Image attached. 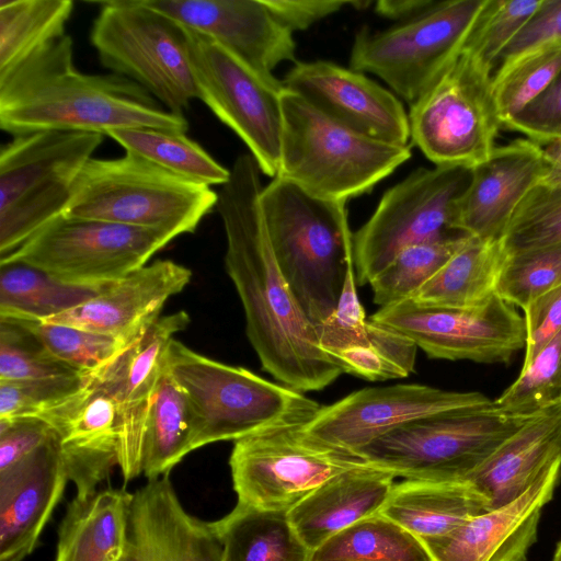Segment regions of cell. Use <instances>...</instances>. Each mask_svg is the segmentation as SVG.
Masks as SVG:
<instances>
[{
    "instance_id": "54",
    "label": "cell",
    "mask_w": 561,
    "mask_h": 561,
    "mask_svg": "<svg viewBox=\"0 0 561 561\" xmlns=\"http://www.w3.org/2000/svg\"><path fill=\"white\" fill-rule=\"evenodd\" d=\"M551 165L556 171L561 172V138L537 142Z\"/></svg>"
},
{
    "instance_id": "32",
    "label": "cell",
    "mask_w": 561,
    "mask_h": 561,
    "mask_svg": "<svg viewBox=\"0 0 561 561\" xmlns=\"http://www.w3.org/2000/svg\"><path fill=\"white\" fill-rule=\"evenodd\" d=\"M214 525L224 547L222 561H312L313 551L299 538L287 512L237 503Z\"/></svg>"
},
{
    "instance_id": "19",
    "label": "cell",
    "mask_w": 561,
    "mask_h": 561,
    "mask_svg": "<svg viewBox=\"0 0 561 561\" xmlns=\"http://www.w3.org/2000/svg\"><path fill=\"white\" fill-rule=\"evenodd\" d=\"M182 26L202 34L263 78L275 81L273 70L296 60L294 33L267 9L263 0H144Z\"/></svg>"
},
{
    "instance_id": "18",
    "label": "cell",
    "mask_w": 561,
    "mask_h": 561,
    "mask_svg": "<svg viewBox=\"0 0 561 561\" xmlns=\"http://www.w3.org/2000/svg\"><path fill=\"white\" fill-rule=\"evenodd\" d=\"M188 323L185 311L160 317L107 364L91 373L110 390L116 403L118 467L125 481L142 473L146 428L165 369L167 351Z\"/></svg>"
},
{
    "instance_id": "34",
    "label": "cell",
    "mask_w": 561,
    "mask_h": 561,
    "mask_svg": "<svg viewBox=\"0 0 561 561\" xmlns=\"http://www.w3.org/2000/svg\"><path fill=\"white\" fill-rule=\"evenodd\" d=\"M124 149L182 179L206 186H222L229 181L230 169L217 162L185 133L156 128H129L108 135Z\"/></svg>"
},
{
    "instance_id": "47",
    "label": "cell",
    "mask_w": 561,
    "mask_h": 561,
    "mask_svg": "<svg viewBox=\"0 0 561 561\" xmlns=\"http://www.w3.org/2000/svg\"><path fill=\"white\" fill-rule=\"evenodd\" d=\"M549 45H561V0L541 1L538 10L501 54L492 78L526 54Z\"/></svg>"
},
{
    "instance_id": "5",
    "label": "cell",
    "mask_w": 561,
    "mask_h": 561,
    "mask_svg": "<svg viewBox=\"0 0 561 561\" xmlns=\"http://www.w3.org/2000/svg\"><path fill=\"white\" fill-rule=\"evenodd\" d=\"M282 107L277 176L316 196L347 202L370 192L411 158L412 145L391 144L355 131L286 88Z\"/></svg>"
},
{
    "instance_id": "17",
    "label": "cell",
    "mask_w": 561,
    "mask_h": 561,
    "mask_svg": "<svg viewBox=\"0 0 561 561\" xmlns=\"http://www.w3.org/2000/svg\"><path fill=\"white\" fill-rule=\"evenodd\" d=\"M477 391H451L421 383L364 388L321 407L306 432L335 448L356 454L389 431L427 415L491 405Z\"/></svg>"
},
{
    "instance_id": "30",
    "label": "cell",
    "mask_w": 561,
    "mask_h": 561,
    "mask_svg": "<svg viewBox=\"0 0 561 561\" xmlns=\"http://www.w3.org/2000/svg\"><path fill=\"white\" fill-rule=\"evenodd\" d=\"M133 496L111 488L76 496L59 526L56 561H119Z\"/></svg>"
},
{
    "instance_id": "14",
    "label": "cell",
    "mask_w": 561,
    "mask_h": 561,
    "mask_svg": "<svg viewBox=\"0 0 561 561\" xmlns=\"http://www.w3.org/2000/svg\"><path fill=\"white\" fill-rule=\"evenodd\" d=\"M173 239L160 230L62 214L0 263L22 262L69 283L103 285L147 265Z\"/></svg>"
},
{
    "instance_id": "48",
    "label": "cell",
    "mask_w": 561,
    "mask_h": 561,
    "mask_svg": "<svg viewBox=\"0 0 561 561\" xmlns=\"http://www.w3.org/2000/svg\"><path fill=\"white\" fill-rule=\"evenodd\" d=\"M504 128L518 131L535 142L561 138V72Z\"/></svg>"
},
{
    "instance_id": "15",
    "label": "cell",
    "mask_w": 561,
    "mask_h": 561,
    "mask_svg": "<svg viewBox=\"0 0 561 561\" xmlns=\"http://www.w3.org/2000/svg\"><path fill=\"white\" fill-rule=\"evenodd\" d=\"M185 30L197 99L245 144L262 173L276 178L282 154L283 82L263 78L210 38Z\"/></svg>"
},
{
    "instance_id": "36",
    "label": "cell",
    "mask_w": 561,
    "mask_h": 561,
    "mask_svg": "<svg viewBox=\"0 0 561 561\" xmlns=\"http://www.w3.org/2000/svg\"><path fill=\"white\" fill-rule=\"evenodd\" d=\"M71 0H0V75L66 35Z\"/></svg>"
},
{
    "instance_id": "3",
    "label": "cell",
    "mask_w": 561,
    "mask_h": 561,
    "mask_svg": "<svg viewBox=\"0 0 561 561\" xmlns=\"http://www.w3.org/2000/svg\"><path fill=\"white\" fill-rule=\"evenodd\" d=\"M346 203L316 196L279 176L260 195L275 260L316 328L336 309L354 264Z\"/></svg>"
},
{
    "instance_id": "37",
    "label": "cell",
    "mask_w": 561,
    "mask_h": 561,
    "mask_svg": "<svg viewBox=\"0 0 561 561\" xmlns=\"http://www.w3.org/2000/svg\"><path fill=\"white\" fill-rule=\"evenodd\" d=\"M312 561H428L420 541L394 522L375 514L328 539Z\"/></svg>"
},
{
    "instance_id": "9",
    "label": "cell",
    "mask_w": 561,
    "mask_h": 561,
    "mask_svg": "<svg viewBox=\"0 0 561 561\" xmlns=\"http://www.w3.org/2000/svg\"><path fill=\"white\" fill-rule=\"evenodd\" d=\"M90 42L112 73L125 77L183 115L198 98L184 26L144 0L102 2Z\"/></svg>"
},
{
    "instance_id": "45",
    "label": "cell",
    "mask_w": 561,
    "mask_h": 561,
    "mask_svg": "<svg viewBox=\"0 0 561 561\" xmlns=\"http://www.w3.org/2000/svg\"><path fill=\"white\" fill-rule=\"evenodd\" d=\"M561 284V244L506 255L495 294L524 309L535 298Z\"/></svg>"
},
{
    "instance_id": "2",
    "label": "cell",
    "mask_w": 561,
    "mask_h": 561,
    "mask_svg": "<svg viewBox=\"0 0 561 561\" xmlns=\"http://www.w3.org/2000/svg\"><path fill=\"white\" fill-rule=\"evenodd\" d=\"M0 128L13 137L49 130L104 136L129 128L186 133L188 122L125 77L79 71L66 34L0 75Z\"/></svg>"
},
{
    "instance_id": "46",
    "label": "cell",
    "mask_w": 561,
    "mask_h": 561,
    "mask_svg": "<svg viewBox=\"0 0 561 561\" xmlns=\"http://www.w3.org/2000/svg\"><path fill=\"white\" fill-rule=\"evenodd\" d=\"M87 376L0 380V419L38 415L79 391Z\"/></svg>"
},
{
    "instance_id": "1",
    "label": "cell",
    "mask_w": 561,
    "mask_h": 561,
    "mask_svg": "<svg viewBox=\"0 0 561 561\" xmlns=\"http://www.w3.org/2000/svg\"><path fill=\"white\" fill-rule=\"evenodd\" d=\"M262 171L240 154L217 193L226 234L225 266L241 300L245 332L264 370L296 391H320L343 370L320 346L275 260L260 206Z\"/></svg>"
},
{
    "instance_id": "39",
    "label": "cell",
    "mask_w": 561,
    "mask_h": 561,
    "mask_svg": "<svg viewBox=\"0 0 561 561\" xmlns=\"http://www.w3.org/2000/svg\"><path fill=\"white\" fill-rule=\"evenodd\" d=\"M470 237L458 233L402 250L369 283L374 302L385 307L412 297Z\"/></svg>"
},
{
    "instance_id": "7",
    "label": "cell",
    "mask_w": 561,
    "mask_h": 561,
    "mask_svg": "<svg viewBox=\"0 0 561 561\" xmlns=\"http://www.w3.org/2000/svg\"><path fill=\"white\" fill-rule=\"evenodd\" d=\"M103 135L39 131L0 150V257L62 215L73 184Z\"/></svg>"
},
{
    "instance_id": "49",
    "label": "cell",
    "mask_w": 561,
    "mask_h": 561,
    "mask_svg": "<svg viewBox=\"0 0 561 561\" xmlns=\"http://www.w3.org/2000/svg\"><path fill=\"white\" fill-rule=\"evenodd\" d=\"M527 366L542 347L561 331V284L535 298L524 309Z\"/></svg>"
},
{
    "instance_id": "24",
    "label": "cell",
    "mask_w": 561,
    "mask_h": 561,
    "mask_svg": "<svg viewBox=\"0 0 561 561\" xmlns=\"http://www.w3.org/2000/svg\"><path fill=\"white\" fill-rule=\"evenodd\" d=\"M222 554L214 522L185 511L168 474L134 493L119 561H222Z\"/></svg>"
},
{
    "instance_id": "35",
    "label": "cell",
    "mask_w": 561,
    "mask_h": 561,
    "mask_svg": "<svg viewBox=\"0 0 561 561\" xmlns=\"http://www.w3.org/2000/svg\"><path fill=\"white\" fill-rule=\"evenodd\" d=\"M193 419L184 391L162 374L147 423L142 473L148 480L168 474L192 451Z\"/></svg>"
},
{
    "instance_id": "52",
    "label": "cell",
    "mask_w": 561,
    "mask_h": 561,
    "mask_svg": "<svg viewBox=\"0 0 561 561\" xmlns=\"http://www.w3.org/2000/svg\"><path fill=\"white\" fill-rule=\"evenodd\" d=\"M272 14L289 31L309 28L320 20L351 5V0H263Z\"/></svg>"
},
{
    "instance_id": "53",
    "label": "cell",
    "mask_w": 561,
    "mask_h": 561,
    "mask_svg": "<svg viewBox=\"0 0 561 561\" xmlns=\"http://www.w3.org/2000/svg\"><path fill=\"white\" fill-rule=\"evenodd\" d=\"M436 0H379L375 12L386 19L400 22L413 19L431 8Z\"/></svg>"
},
{
    "instance_id": "42",
    "label": "cell",
    "mask_w": 561,
    "mask_h": 561,
    "mask_svg": "<svg viewBox=\"0 0 561 561\" xmlns=\"http://www.w3.org/2000/svg\"><path fill=\"white\" fill-rule=\"evenodd\" d=\"M561 401V331L494 400L502 411L531 414Z\"/></svg>"
},
{
    "instance_id": "25",
    "label": "cell",
    "mask_w": 561,
    "mask_h": 561,
    "mask_svg": "<svg viewBox=\"0 0 561 561\" xmlns=\"http://www.w3.org/2000/svg\"><path fill=\"white\" fill-rule=\"evenodd\" d=\"M68 480L54 433L0 471V561H22L32 553Z\"/></svg>"
},
{
    "instance_id": "21",
    "label": "cell",
    "mask_w": 561,
    "mask_h": 561,
    "mask_svg": "<svg viewBox=\"0 0 561 561\" xmlns=\"http://www.w3.org/2000/svg\"><path fill=\"white\" fill-rule=\"evenodd\" d=\"M561 477L554 462L513 501L488 510L455 530L419 540L428 561H527L538 537L543 507Z\"/></svg>"
},
{
    "instance_id": "43",
    "label": "cell",
    "mask_w": 561,
    "mask_h": 561,
    "mask_svg": "<svg viewBox=\"0 0 561 561\" xmlns=\"http://www.w3.org/2000/svg\"><path fill=\"white\" fill-rule=\"evenodd\" d=\"M542 0H484L465 49L493 72L497 59Z\"/></svg>"
},
{
    "instance_id": "41",
    "label": "cell",
    "mask_w": 561,
    "mask_h": 561,
    "mask_svg": "<svg viewBox=\"0 0 561 561\" xmlns=\"http://www.w3.org/2000/svg\"><path fill=\"white\" fill-rule=\"evenodd\" d=\"M12 320L30 330L53 356L83 375L103 367L130 343L112 335L62 323Z\"/></svg>"
},
{
    "instance_id": "11",
    "label": "cell",
    "mask_w": 561,
    "mask_h": 561,
    "mask_svg": "<svg viewBox=\"0 0 561 561\" xmlns=\"http://www.w3.org/2000/svg\"><path fill=\"white\" fill-rule=\"evenodd\" d=\"M306 423L274 425L234 442L229 465L238 503L288 512L328 480L367 463L312 437Z\"/></svg>"
},
{
    "instance_id": "29",
    "label": "cell",
    "mask_w": 561,
    "mask_h": 561,
    "mask_svg": "<svg viewBox=\"0 0 561 561\" xmlns=\"http://www.w3.org/2000/svg\"><path fill=\"white\" fill-rule=\"evenodd\" d=\"M490 510L489 499L469 479L394 483L377 514L417 540L444 536Z\"/></svg>"
},
{
    "instance_id": "28",
    "label": "cell",
    "mask_w": 561,
    "mask_h": 561,
    "mask_svg": "<svg viewBox=\"0 0 561 561\" xmlns=\"http://www.w3.org/2000/svg\"><path fill=\"white\" fill-rule=\"evenodd\" d=\"M394 478L369 462L342 472L291 507L288 519L302 542L316 551L335 534L377 514Z\"/></svg>"
},
{
    "instance_id": "26",
    "label": "cell",
    "mask_w": 561,
    "mask_h": 561,
    "mask_svg": "<svg viewBox=\"0 0 561 561\" xmlns=\"http://www.w3.org/2000/svg\"><path fill=\"white\" fill-rule=\"evenodd\" d=\"M192 271L157 260L111 283L100 295L48 322L112 335L127 342L157 321L167 301L191 282Z\"/></svg>"
},
{
    "instance_id": "51",
    "label": "cell",
    "mask_w": 561,
    "mask_h": 561,
    "mask_svg": "<svg viewBox=\"0 0 561 561\" xmlns=\"http://www.w3.org/2000/svg\"><path fill=\"white\" fill-rule=\"evenodd\" d=\"M347 373L369 381L405 378L404 373L377 347L357 344L328 352Z\"/></svg>"
},
{
    "instance_id": "4",
    "label": "cell",
    "mask_w": 561,
    "mask_h": 561,
    "mask_svg": "<svg viewBox=\"0 0 561 561\" xmlns=\"http://www.w3.org/2000/svg\"><path fill=\"white\" fill-rule=\"evenodd\" d=\"M165 367L190 404L192 451L274 425L309 422L321 408L299 391L206 357L175 339L168 347Z\"/></svg>"
},
{
    "instance_id": "8",
    "label": "cell",
    "mask_w": 561,
    "mask_h": 561,
    "mask_svg": "<svg viewBox=\"0 0 561 561\" xmlns=\"http://www.w3.org/2000/svg\"><path fill=\"white\" fill-rule=\"evenodd\" d=\"M533 414L504 412L494 401L486 407L440 412L404 423L356 454L394 477L466 479Z\"/></svg>"
},
{
    "instance_id": "23",
    "label": "cell",
    "mask_w": 561,
    "mask_h": 561,
    "mask_svg": "<svg viewBox=\"0 0 561 561\" xmlns=\"http://www.w3.org/2000/svg\"><path fill=\"white\" fill-rule=\"evenodd\" d=\"M551 170L540 146L530 139L495 147L471 168L470 182L455 204L453 230L500 240L522 198Z\"/></svg>"
},
{
    "instance_id": "13",
    "label": "cell",
    "mask_w": 561,
    "mask_h": 561,
    "mask_svg": "<svg viewBox=\"0 0 561 561\" xmlns=\"http://www.w3.org/2000/svg\"><path fill=\"white\" fill-rule=\"evenodd\" d=\"M470 179V168L422 167L388 188L353 234L357 285L369 284L405 248L460 233L451 220Z\"/></svg>"
},
{
    "instance_id": "44",
    "label": "cell",
    "mask_w": 561,
    "mask_h": 561,
    "mask_svg": "<svg viewBox=\"0 0 561 561\" xmlns=\"http://www.w3.org/2000/svg\"><path fill=\"white\" fill-rule=\"evenodd\" d=\"M84 376L53 356L15 320L0 318V380H37Z\"/></svg>"
},
{
    "instance_id": "38",
    "label": "cell",
    "mask_w": 561,
    "mask_h": 561,
    "mask_svg": "<svg viewBox=\"0 0 561 561\" xmlns=\"http://www.w3.org/2000/svg\"><path fill=\"white\" fill-rule=\"evenodd\" d=\"M500 240L506 255L561 244V172L552 169L529 188Z\"/></svg>"
},
{
    "instance_id": "10",
    "label": "cell",
    "mask_w": 561,
    "mask_h": 561,
    "mask_svg": "<svg viewBox=\"0 0 561 561\" xmlns=\"http://www.w3.org/2000/svg\"><path fill=\"white\" fill-rule=\"evenodd\" d=\"M484 0H446L383 31L360 27L350 68L380 78L409 108L442 78L463 50Z\"/></svg>"
},
{
    "instance_id": "20",
    "label": "cell",
    "mask_w": 561,
    "mask_h": 561,
    "mask_svg": "<svg viewBox=\"0 0 561 561\" xmlns=\"http://www.w3.org/2000/svg\"><path fill=\"white\" fill-rule=\"evenodd\" d=\"M282 82L355 131L391 144L411 145L409 114L402 102L363 72L325 60L297 61Z\"/></svg>"
},
{
    "instance_id": "55",
    "label": "cell",
    "mask_w": 561,
    "mask_h": 561,
    "mask_svg": "<svg viewBox=\"0 0 561 561\" xmlns=\"http://www.w3.org/2000/svg\"><path fill=\"white\" fill-rule=\"evenodd\" d=\"M552 561H561V540L557 545Z\"/></svg>"
},
{
    "instance_id": "6",
    "label": "cell",
    "mask_w": 561,
    "mask_h": 561,
    "mask_svg": "<svg viewBox=\"0 0 561 561\" xmlns=\"http://www.w3.org/2000/svg\"><path fill=\"white\" fill-rule=\"evenodd\" d=\"M211 187L182 179L137 156L90 159L80 171L65 216L193 233L216 208Z\"/></svg>"
},
{
    "instance_id": "40",
    "label": "cell",
    "mask_w": 561,
    "mask_h": 561,
    "mask_svg": "<svg viewBox=\"0 0 561 561\" xmlns=\"http://www.w3.org/2000/svg\"><path fill=\"white\" fill-rule=\"evenodd\" d=\"M561 72V45L530 51L492 78L497 113L504 128L533 103Z\"/></svg>"
},
{
    "instance_id": "12",
    "label": "cell",
    "mask_w": 561,
    "mask_h": 561,
    "mask_svg": "<svg viewBox=\"0 0 561 561\" xmlns=\"http://www.w3.org/2000/svg\"><path fill=\"white\" fill-rule=\"evenodd\" d=\"M411 145L435 165L473 168L495 148L502 127L492 72L463 48L409 111Z\"/></svg>"
},
{
    "instance_id": "27",
    "label": "cell",
    "mask_w": 561,
    "mask_h": 561,
    "mask_svg": "<svg viewBox=\"0 0 561 561\" xmlns=\"http://www.w3.org/2000/svg\"><path fill=\"white\" fill-rule=\"evenodd\" d=\"M561 460V401L534 413L466 478L489 499L490 510L520 495Z\"/></svg>"
},
{
    "instance_id": "33",
    "label": "cell",
    "mask_w": 561,
    "mask_h": 561,
    "mask_svg": "<svg viewBox=\"0 0 561 561\" xmlns=\"http://www.w3.org/2000/svg\"><path fill=\"white\" fill-rule=\"evenodd\" d=\"M110 284L69 283L26 263L3 262L0 318L46 321L91 300Z\"/></svg>"
},
{
    "instance_id": "31",
    "label": "cell",
    "mask_w": 561,
    "mask_h": 561,
    "mask_svg": "<svg viewBox=\"0 0 561 561\" xmlns=\"http://www.w3.org/2000/svg\"><path fill=\"white\" fill-rule=\"evenodd\" d=\"M505 259L501 240L470 237L409 300L425 308L478 306L495 294Z\"/></svg>"
},
{
    "instance_id": "16",
    "label": "cell",
    "mask_w": 561,
    "mask_h": 561,
    "mask_svg": "<svg viewBox=\"0 0 561 561\" xmlns=\"http://www.w3.org/2000/svg\"><path fill=\"white\" fill-rule=\"evenodd\" d=\"M369 320L407 336L430 358L508 363L525 348L524 318L496 294L462 309L419 307L405 299L380 307Z\"/></svg>"
},
{
    "instance_id": "50",
    "label": "cell",
    "mask_w": 561,
    "mask_h": 561,
    "mask_svg": "<svg viewBox=\"0 0 561 561\" xmlns=\"http://www.w3.org/2000/svg\"><path fill=\"white\" fill-rule=\"evenodd\" d=\"M51 434L49 424L39 416L0 419V471L41 447Z\"/></svg>"
},
{
    "instance_id": "22",
    "label": "cell",
    "mask_w": 561,
    "mask_h": 561,
    "mask_svg": "<svg viewBox=\"0 0 561 561\" xmlns=\"http://www.w3.org/2000/svg\"><path fill=\"white\" fill-rule=\"evenodd\" d=\"M35 416L49 424L76 496L94 494L118 466L117 409L110 390L90 374L79 391Z\"/></svg>"
}]
</instances>
